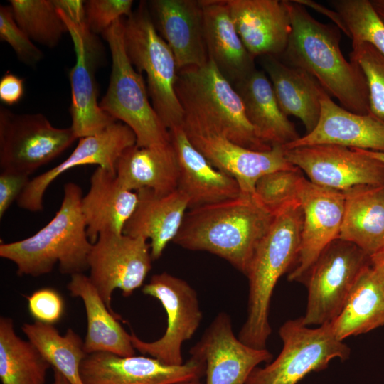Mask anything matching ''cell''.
<instances>
[{
	"label": "cell",
	"instance_id": "obj_33",
	"mask_svg": "<svg viewBox=\"0 0 384 384\" xmlns=\"http://www.w3.org/2000/svg\"><path fill=\"white\" fill-rule=\"evenodd\" d=\"M50 365L28 340L16 333L13 320L0 318L1 384H45Z\"/></svg>",
	"mask_w": 384,
	"mask_h": 384
},
{
	"label": "cell",
	"instance_id": "obj_3",
	"mask_svg": "<svg viewBox=\"0 0 384 384\" xmlns=\"http://www.w3.org/2000/svg\"><path fill=\"white\" fill-rule=\"evenodd\" d=\"M82 192L73 182L63 187V198L55 216L25 239L0 245V257L14 263L18 276L39 277L58 264L62 274L83 273L92 243L81 210Z\"/></svg>",
	"mask_w": 384,
	"mask_h": 384
},
{
	"label": "cell",
	"instance_id": "obj_38",
	"mask_svg": "<svg viewBox=\"0 0 384 384\" xmlns=\"http://www.w3.org/2000/svg\"><path fill=\"white\" fill-rule=\"evenodd\" d=\"M350 60L362 70L368 87L369 114L384 122V55L367 42H352Z\"/></svg>",
	"mask_w": 384,
	"mask_h": 384
},
{
	"label": "cell",
	"instance_id": "obj_32",
	"mask_svg": "<svg viewBox=\"0 0 384 384\" xmlns=\"http://www.w3.org/2000/svg\"><path fill=\"white\" fill-rule=\"evenodd\" d=\"M331 324L341 341L384 326V278L370 264L361 271L341 313Z\"/></svg>",
	"mask_w": 384,
	"mask_h": 384
},
{
	"label": "cell",
	"instance_id": "obj_26",
	"mask_svg": "<svg viewBox=\"0 0 384 384\" xmlns=\"http://www.w3.org/2000/svg\"><path fill=\"white\" fill-rule=\"evenodd\" d=\"M209 60L234 87L255 69V58L241 41L226 0H200Z\"/></svg>",
	"mask_w": 384,
	"mask_h": 384
},
{
	"label": "cell",
	"instance_id": "obj_30",
	"mask_svg": "<svg viewBox=\"0 0 384 384\" xmlns=\"http://www.w3.org/2000/svg\"><path fill=\"white\" fill-rule=\"evenodd\" d=\"M119 182L138 191L148 188L159 195H167L178 188V166L171 142L162 146L127 149L115 166Z\"/></svg>",
	"mask_w": 384,
	"mask_h": 384
},
{
	"label": "cell",
	"instance_id": "obj_8",
	"mask_svg": "<svg viewBox=\"0 0 384 384\" xmlns=\"http://www.w3.org/2000/svg\"><path fill=\"white\" fill-rule=\"evenodd\" d=\"M279 334L283 343L279 356L265 367L255 368L245 384H297L309 373L327 368L331 360L347 359L351 353L331 323L312 329L302 317L290 319Z\"/></svg>",
	"mask_w": 384,
	"mask_h": 384
},
{
	"label": "cell",
	"instance_id": "obj_44",
	"mask_svg": "<svg viewBox=\"0 0 384 384\" xmlns=\"http://www.w3.org/2000/svg\"><path fill=\"white\" fill-rule=\"evenodd\" d=\"M24 93L23 80L7 71L0 80V100L6 105L18 103Z\"/></svg>",
	"mask_w": 384,
	"mask_h": 384
},
{
	"label": "cell",
	"instance_id": "obj_50",
	"mask_svg": "<svg viewBox=\"0 0 384 384\" xmlns=\"http://www.w3.org/2000/svg\"><path fill=\"white\" fill-rule=\"evenodd\" d=\"M176 384H203V383H201L200 380H191V381L178 383H176Z\"/></svg>",
	"mask_w": 384,
	"mask_h": 384
},
{
	"label": "cell",
	"instance_id": "obj_35",
	"mask_svg": "<svg viewBox=\"0 0 384 384\" xmlns=\"http://www.w3.org/2000/svg\"><path fill=\"white\" fill-rule=\"evenodd\" d=\"M9 2L16 23L31 41L52 48L68 33L54 0H11Z\"/></svg>",
	"mask_w": 384,
	"mask_h": 384
},
{
	"label": "cell",
	"instance_id": "obj_9",
	"mask_svg": "<svg viewBox=\"0 0 384 384\" xmlns=\"http://www.w3.org/2000/svg\"><path fill=\"white\" fill-rule=\"evenodd\" d=\"M370 256L352 242L337 238L320 254L304 283L308 289L305 325L331 323L341 313Z\"/></svg>",
	"mask_w": 384,
	"mask_h": 384
},
{
	"label": "cell",
	"instance_id": "obj_1",
	"mask_svg": "<svg viewBox=\"0 0 384 384\" xmlns=\"http://www.w3.org/2000/svg\"><path fill=\"white\" fill-rule=\"evenodd\" d=\"M284 2L292 31L280 56L282 61L314 76L346 110L369 114L367 81L361 68L343 56L340 47L341 31L334 24L317 21L294 0Z\"/></svg>",
	"mask_w": 384,
	"mask_h": 384
},
{
	"label": "cell",
	"instance_id": "obj_16",
	"mask_svg": "<svg viewBox=\"0 0 384 384\" xmlns=\"http://www.w3.org/2000/svg\"><path fill=\"white\" fill-rule=\"evenodd\" d=\"M303 213L301 242L297 262L288 275L304 282L323 250L338 238L344 209L343 192L313 183L304 176L298 187Z\"/></svg>",
	"mask_w": 384,
	"mask_h": 384
},
{
	"label": "cell",
	"instance_id": "obj_43",
	"mask_svg": "<svg viewBox=\"0 0 384 384\" xmlns=\"http://www.w3.org/2000/svg\"><path fill=\"white\" fill-rule=\"evenodd\" d=\"M85 1L82 0H54L56 8L73 23L82 35L92 33L86 21Z\"/></svg>",
	"mask_w": 384,
	"mask_h": 384
},
{
	"label": "cell",
	"instance_id": "obj_20",
	"mask_svg": "<svg viewBox=\"0 0 384 384\" xmlns=\"http://www.w3.org/2000/svg\"><path fill=\"white\" fill-rule=\"evenodd\" d=\"M154 26L175 57L178 70L209 61L200 0H153L147 3Z\"/></svg>",
	"mask_w": 384,
	"mask_h": 384
},
{
	"label": "cell",
	"instance_id": "obj_21",
	"mask_svg": "<svg viewBox=\"0 0 384 384\" xmlns=\"http://www.w3.org/2000/svg\"><path fill=\"white\" fill-rule=\"evenodd\" d=\"M237 32L255 58L280 57L292 31L284 0H226Z\"/></svg>",
	"mask_w": 384,
	"mask_h": 384
},
{
	"label": "cell",
	"instance_id": "obj_27",
	"mask_svg": "<svg viewBox=\"0 0 384 384\" xmlns=\"http://www.w3.org/2000/svg\"><path fill=\"white\" fill-rule=\"evenodd\" d=\"M261 65L282 112L299 119L306 134L311 132L320 117L321 98L328 93L311 74L286 65L277 57L262 56Z\"/></svg>",
	"mask_w": 384,
	"mask_h": 384
},
{
	"label": "cell",
	"instance_id": "obj_39",
	"mask_svg": "<svg viewBox=\"0 0 384 384\" xmlns=\"http://www.w3.org/2000/svg\"><path fill=\"white\" fill-rule=\"evenodd\" d=\"M0 40L6 42L26 65L35 66L43 57V52L16 23L10 6H0Z\"/></svg>",
	"mask_w": 384,
	"mask_h": 384
},
{
	"label": "cell",
	"instance_id": "obj_19",
	"mask_svg": "<svg viewBox=\"0 0 384 384\" xmlns=\"http://www.w3.org/2000/svg\"><path fill=\"white\" fill-rule=\"evenodd\" d=\"M58 11L72 38L76 56L69 78L71 87V129L78 139L97 134L117 122L105 112L97 102L95 72L100 44L95 36H83L73 23Z\"/></svg>",
	"mask_w": 384,
	"mask_h": 384
},
{
	"label": "cell",
	"instance_id": "obj_15",
	"mask_svg": "<svg viewBox=\"0 0 384 384\" xmlns=\"http://www.w3.org/2000/svg\"><path fill=\"white\" fill-rule=\"evenodd\" d=\"M189 353L205 364L204 384H245L255 368L273 357L267 348L250 346L236 337L224 311L215 316Z\"/></svg>",
	"mask_w": 384,
	"mask_h": 384
},
{
	"label": "cell",
	"instance_id": "obj_40",
	"mask_svg": "<svg viewBox=\"0 0 384 384\" xmlns=\"http://www.w3.org/2000/svg\"><path fill=\"white\" fill-rule=\"evenodd\" d=\"M132 0H88L85 1L87 26L95 34H102L114 22L132 14Z\"/></svg>",
	"mask_w": 384,
	"mask_h": 384
},
{
	"label": "cell",
	"instance_id": "obj_28",
	"mask_svg": "<svg viewBox=\"0 0 384 384\" xmlns=\"http://www.w3.org/2000/svg\"><path fill=\"white\" fill-rule=\"evenodd\" d=\"M70 277L68 290L70 296L82 300L86 311L85 352H107L123 357L135 355L130 334L118 321V315L108 309L89 277L83 273Z\"/></svg>",
	"mask_w": 384,
	"mask_h": 384
},
{
	"label": "cell",
	"instance_id": "obj_25",
	"mask_svg": "<svg viewBox=\"0 0 384 384\" xmlns=\"http://www.w3.org/2000/svg\"><path fill=\"white\" fill-rule=\"evenodd\" d=\"M137 192L138 203L123 233L150 240L151 256L156 260L177 235L188 209V200L178 189L167 195L148 188Z\"/></svg>",
	"mask_w": 384,
	"mask_h": 384
},
{
	"label": "cell",
	"instance_id": "obj_45",
	"mask_svg": "<svg viewBox=\"0 0 384 384\" xmlns=\"http://www.w3.org/2000/svg\"><path fill=\"white\" fill-rule=\"evenodd\" d=\"M297 3L304 6V7L309 6L311 7L316 11L322 13L324 15L329 17L331 21H334V25H336L342 32H343L347 36V30L345 26V24L339 15V14L336 11H333L327 9L321 4L316 3L313 1L309 0H294Z\"/></svg>",
	"mask_w": 384,
	"mask_h": 384
},
{
	"label": "cell",
	"instance_id": "obj_18",
	"mask_svg": "<svg viewBox=\"0 0 384 384\" xmlns=\"http://www.w3.org/2000/svg\"><path fill=\"white\" fill-rule=\"evenodd\" d=\"M72 153L61 163L30 180L16 201L19 208L31 212L43 209V197L49 186L67 171L80 166L97 165L116 174L122 153L137 143L134 132L117 121L102 132L78 139Z\"/></svg>",
	"mask_w": 384,
	"mask_h": 384
},
{
	"label": "cell",
	"instance_id": "obj_49",
	"mask_svg": "<svg viewBox=\"0 0 384 384\" xmlns=\"http://www.w3.org/2000/svg\"><path fill=\"white\" fill-rule=\"evenodd\" d=\"M366 154L370 155L372 157H374L384 163V153L382 152H378V151H368V150H363Z\"/></svg>",
	"mask_w": 384,
	"mask_h": 384
},
{
	"label": "cell",
	"instance_id": "obj_4",
	"mask_svg": "<svg viewBox=\"0 0 384 384\" xmlns=\"http://www.w3.org/2000/svg\"><path fill=\"white\" fill-rule=\"evenodd\" d=\"M302 220L299 201L278 213L250 261L245 274L249 284L247 317L238 334V338L250 346L267 348L272 333L271 298L279 279L297 262Z\"/></svg>",
	"mask_w": 384,
	"mask_h": 384
},
{
	"label": "cell",
	"instance_id": "obj_6",
	"mask_svg": "<svg viewBox=\"0 0 384 384\" xmlns=\"http://www.w3.org/2000/svg\"><path fill=\"white\" fill-rule=\"evenodd\" d=\"M102 35L110 50L112 69L107 90L99 103L100 108L134 132L138 146L169 144V132L149 100L143 75L134 68L127 55L123 18Z\"/></svg>",
	"mask_w": 384,
	"mask_h": 384
},
{
	"label": "cell",
	"instance_id": "obj_46",
	"mask_svg": "<svg viewBox=\"0 0 384 384\" xmlns=\"http://www.w3.org/2000/svg\"><path fill=\"white\" fill-rule=\"evenodd\" d=\"M371 266L384 278V245L370 256Z\"/></svg>",
	"mask_w": 384,
	"mask_h": 384
},
{
	"label": "cell",
	"instance_id": "obj_29",
	"mask_svg": "<svg viewBox=\"0 0 384 384\" xmlns=\"http://www.w3.org/2000/svg\"><path fill=\"white\" fill-rule=\"evenodd\" d=\"M247 117L260 138L271 146H285L297 139L296 127L281 110L264 70L257 68L234 85Z\"/></svg>",
	"mask_w": 384,
	"mask_h": 384
},
{
	"label": "cell",
	"instance_id": "obj_24",
	"mask_svg": "<svg viewBox=\"0 0 384 384\" xmlns=\"http://www.w3.org/2000/svg\"><path fill=\"white\" fill-rule=\"evenodd\" d=\"M138 193L124 187L116 174L97 167L90 177L81 210L91 243L103 233H123L138 203Z\"/></svg>",
	"mask_w": 384,
	"mask_h": 384
},
{
	"label": "cell",
	"instance_id": "obj_22",
	"mask_svg": "<svg viewBox=\"0 0 384 384\" xmlns=\"http://www.w3.org/2000/svg\"><path fill=\"white\" fill-rule=\"evenodd\" d=\"M321 114L315 128L284 149L331 144L384 153V122L370 114H359L336 104L329 94L321 100Z\"/></svg>",
	"mask_w": 384,
	"mask_h": 384
},
{
	"label": "cell",
	"instance_id": "obj_23",
	"mask_svg": "<svg viewBox=\"0 0 384 384\" xmlns=\"http://www.w3.org/2000/svg\"><path fill=\"white\" fill-rule=\"evenodd\" d=\"M169 132L178 161L177 189L188 198V210L242 193L235 179L215 169L192 145L182 127H173Z\"/></svg>",
	"mask_w": 384,
	"mask_h": 384
},
{
	"label": "cell",
	"instance_id": "obj_31",
	"mask_svg": "<svg viewBox=\"0 0 384 384\" xmlns=\"http://www.w3.org/2000/svg\"><path fill=\"white\" fill-rule=\"evenodd\" d=\"M344 193L338 238L371 256L384 245V184L359 185Z\"/></svg>",
	"mask_w": 384,
	"mask_h": 384
},
{
	"label": "cell",
	"instance_id": "obj_36",
	"mask_svg": "<svg viewBox=\"0 0 384 384\" xmlns=\"http://www.w3.org/2000/svg\"><path fill=\"white\" fill-rule=\"evenodd\" d=\"M351 41L367 42L384 55V23L368 0H334Z\"/></svg>",
	"mask_w": 384,
	"mask_h": 384
},
{
	"label": "cell",
	"instance_id": "obj_41",
	"mask_svg": "<svg viewBox=\"0 0 384 384\" xmlns=\"http://www.w3.org/2000/svg\"><path fill=\"white\" fill-rule=\"evenodd\" d=\"M28 308L36 321L54 325L62 318L65 304L56 289L45 287L35 291L28 297Z\"/></svg>",
	"mask_w": 384,
	"mask_h": 384
},
{
	"label": "cell",
	"instance_id": "obj_5",
	"mask_svg": "<svg viewBox=\"0 0 384 384\" xmlns=\"http://www.w3.org/2000/svg\"><path fill=\"white\" fill-rule=\"evenodd\" d=\"M175 90L185 115L246 149L264 151L272 147L257 135L240 95L210 60L178 70Z\"/></svg>",
	"mask_w": 384,
	"mask_h": 384
},
{
	"label": "cell",
	"instance_id": "obj_11",
	"mask_svg": "<svg viewBox=\"0 0 384 384\" xmlns=\"http://www.w3.org/2000/svg\"><path fill=\"white\" fill-rule=\"evenodd\" d=\"M142 292L160 302L167 316L166 328L160 338L151 342L132 331L134 348L168 365L183 364V343L192 338L203 317L197 292L184 279L165 272L154 274Z\"/></svg>",
	"mask_w": 384,
	"mask_h": 384
},
{
	"label": "cell",
	"instance_id": "obj_2",
	"mask_svg": "<svg viewBox=\"0 0 384 384\" xmlns=\"http://www.w3.org/2000/svg\"><path fill=\"white\" fill-rule=\"evenodd\" d=\"M274 218L253 194L242 193L188 210L173 242L186 250L215 255L245 274Z\"/></svg>",
	"mask_w": 384,
	"mask_h": 384
},
{
	"label": "cell",
	"instance_id": "obj_47",
	"mask_svg": "<svg viewBox=\"0 0 384 384\" xmlns=\"http://www.w3.org/2000/svg\"><path fill=\"white\" fill-rule=\"evenodd\" d=\"M370 3L377 15L384 23V0H370Z\"/></svg>",
	"mask_w": 384,
	"mask_h": 384
},
{
	"label": "cell",
	"instance_id": "obj_37",
	"mask_svg": "<svg viewBox=\"0 0 384 384\" xmlns=\"http://www.w3.org/2000/svg\"><path fill=\"white\" fill-rule=\"evenodd\" d=\"M304 176L302 171L277 170L261 176L255 183L253 196L273 215L298 201V187Z\"/></svg>",
	"mask_w": 384,
	"mask_h": 384
},
{
	"label": "cell",
	"instance_id": "obj_34",
	"mask_svg": "<svg viewBox=\"0 0 384 384\" xmlns=\"http://www.w3.org/2000/svg\"><path fill=\"white\" fill-rule=\"evenodd\" d=\"M22 331L54 370L61 373L70 384H83L80 367L88 355L84 341L72 329L61 335L54 325L37 321L24 323Z\"/></svg>",
	"mask_w": 384,
	"mask_h": 384
},
{
	"label": "cell",
	"instance_id": "obj_10",
	"mask_svg": "<svg viewBox=\"0 0 384 384\" xmlns=\"http://www.w3.org/2000/svg\"><path fill=\"white\" fill-rule=\"evenodd\" d=\"M76 139L71 127H55L41 113L17 114L0 107L1 171L30 176Z\"/></svg>",
	"mask_w": 384,
	"mask_h": 384
},
{
	"label": "cell",
	"instance_id": "obj_7",
	"mask_svg": "<svg viewBox=\"0 0 384 384\" xmlns=\"http://www.w3.org/2000/svg\"><path fill=\"white\" fill-rule=\"evenodd\" d=\"M127 55L134 68L145 74L151 105L169 130L181 127L185 117L175 90L178 68L173 52L157 32L147 2L123 18Z\"/></svg>",
	"mask_w": 384,
	"mask_h": 384
},
{
	"label": "cell",
	"instance_id": "obj_13",
	"mask_svg": "<svg viewBox=\"0 0 384 384\" xmlns=\"http://www.w3.org/2000/svg\"><path fill=\"white\" fill-rule=\"evenodd\" d=\"M181 127L192 145L215 169L235 179L242 193L253 194L256 182L267 173L297 168L286 159L282 146L264 151L248 149L186 115Z\"/></svg>",
	"mask_w": 384,
	"mask_h": 384
},
{
	"label": "cell",
	"instance_id": "obj_12",
	"mask_svg": "<svg viewBox=\"0 0 384 384\" xmlns=\"http://www.w3.org/2000/svg\"><path fill=\"white\" fill-rule=\"evenodd\" d=\"M153 261L150 245L143 238L101 233L92 245L87 265L92 283L114 314L112 297L115 289L130 296L144 283Z\"/></svg>",
	"mask_w": 384,
	"mask_h": 384
},
{
	"label": "cell",
	"instance_id": "obj_48",
	"mask_svg": "<svg viewBox=\"0 0 384 384\" xmlns=\"http://www.w3.org/2000/svg\"><path fill=\"white\" fill-rule=\"evenodd\" d=\"M53 384H70L69 381L58 371L54 370Z\"/></svg>",
	"mask_w": 384,
	"mask_h": 384
},
{
	"label": "cell",
	"instance_id": "obj_17",
	"mask_svg": "<svg viewBox=\"0 0 384 384\" xmlns=\"http://www.w3.org/2000/svg\"><path fill=\"white\" fill-rule=\"evenodd\" d=\"M205 369L203 362L192 357L172 366L151 356L96 352L82 361L80 375L83 384H176L200 380Z\"/></svg>",
	"mask_w": 384,
	"mask_h": 384
},
{
	"label": "cell",
	"instance_id": "obj_14",
	"mask_svg": "<svg viewBox=\"0 0 384 384\" xmlns=\"http://www.w3.org/2000/svg\"><path fill=\"white\" fill-rule=\"evenodd\" d=\"M284 150L287 161L318 186L344 192L359 185L384 184V163L363 149L321 144Z\"/></svg>",
	"mask_w": 384,
	"mask_h": 384
},
{
	"label": "cell",
	"instance_id": "obj_42",
	"mask_svg": "<svg viewBox=\"0 0 384 384\" xmlns=\"http://www.w3.org/2000/svg\"><path fill=\"white\" fill-rule=\"evenodd\" d=\"M29 176L7 171L0 174V218H1L15 200H18L28 183Z\"/></svg>",
	"mask_w": 384,
	"mask_h": 384
}]
</instances>
